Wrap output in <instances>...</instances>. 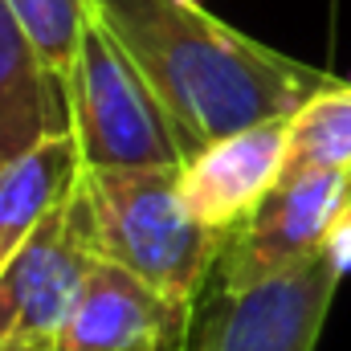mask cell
<instances>
[{"instance_id": "1", "label": "cell", "mask_w": 351, "mask_h": 351, "mask_svg": "<svg viewBox=\"0 0 351 351\" xmlns=\"http://www.w3.org/2000/svg\"><path fill=\"white\" fill-rule=\"evenodd\" d=\"M86 4L164 102L184 160L262 119L294 114L311 94L335 82L217 21L200 0Z\"/></svg>"}, {"instance_id": "2", "label": "cell", "mask_w": 351, "mask_h": 351, "mask_svg": "<svg viewBox=\"0 0 351 351\" xmlns=\"http://www.w3.org/2000/svg\"><path fill=\"white\" fill-rule=\"evenodd\" d=\"M184 164L156 168H82L78 196L90 250L180 302H200L229 245L225 233L200 225L184 200Z\"/></svg>"}, {"instance_id": "3", "label": "cell", "mask_w": 351, "mask_h": 351, "mask_svg": "<svg viewBox=\"0 0 351 351\" xmlns=\"http://www.w3.org/2000/svg\"><path fill=\"white\" fill-rule=\"evenodd\" d=\"M66 102L82 168L184 164V147L164 102L94 16L78 41Z\"/></svg>"}, {"instance_id": "4", "label": "cell", "mask_w": 351, "mask_h": 351, "mask_svg": "<svg viewBox=\"0 0 351 351\" xmlns=\"http://www.w3.org/2000/svg\"><path fill=\"white\" fill-rule=\"evenodd\" d=\"M98 254L90 250L78 180L33 237L0 265V351H53Z\"/></svg>"}, {"instance_id": "5", "label": "cell", "mask_w": 351, "mask_h": 351, "mask_svg": "<svg viewBox=\"0 0 351 351\" xmlns=\"http://www.w3.org/2000/svg\"><path fill=\"white\" fill-rule=\"evenodd\" d=\"M343 269L323 250L254 290H221L200 298L188 351H315Z\"/></svg>"}, {"instance_id": "6", "label": "cell", "mask_w": 351, "mask_h": 351, "mask_svg": "<svg viewBox=\"0 0 351 351\" xmlns=\"http://www.w3.org/2000/svg\"><path fill=\"white\" fill-rule=\"evenodd\" d=\"M351 204V172L339 168H286L258 213L229 237L213 286L254 290L327 250L343 208Z\"/></svg>"}, {"instance_id": "7", "label": "cell", "mask_w": 351, "mask_h": 351, "mask_svg": "<svg viewBox=\"0 0 351 351\" xmlns=\"http://www.w3.org/2000/svg\"><path fill=\"white\" fill-rule=\"evenodd\" d=\"M196 306L98 258L66 315L53 351H188Z\"/></svg>"}, {"instance_id": "8", "label": "cell", "mask_w": 351, "mask_h": 351, "mask_svg": "<svg viewBox=\"0 0 351 351\" xmlns=\"http://www.w3.org/2000/svg\"><path fill=\"white\" fill-rule=\"evenodd\" d=\"M286 143L290 114L262 119L188 156L180 168V184L192 217L213 233L233 237L286 176Z\"/></svg>"}, {"instance_id": "9", "label": "cell", "mask_w": 351, "mask_h": 351, "mask_svg": "<svg viewBox=\"0 0 351 351\" xmlns=\"http://www.w3.org/2000/svg\"><path fill=\"white\" fill-rule=\"evenodd\" d=\"M62 131H70L66 90L16 8L0 0V168Z\"/></svg>"}, {"instance_id": "10", "label": "cell", "mask_w": 351, "mask_h": 351, "mask_svg": "<svg viewBox=\"0 0 351 351\" xmlns=\"http://www.w3.org/2000/svg\"><path fill=\"white\" fill-rule=\"evenodd\" d=\"M82 172L74 131L49 135L0 168V265L66 200Z\"/></svg>"}, {"instance_id": "11", "label": "cell", "mask_w": 351, "mask_h": 351, "mask_svg": "<svg viewBox=\"0 0 351 351\" xmlns=\"http://www.w3.org/2000/svg\"><path fill=\"white\" fill-rule=\"evenodd\" d=\"M286 168L351 172V82H327L290 114Z\"/></svg>"}, {"instance_id": "12", "label": "cell", "mask_w": 351, "mask_h": 351, "mask_svg": "<svg viewBox=\"0 0 351 351\" xmlns=\"http://www.w3.org/2000/svg\"><path fill=\"white\" fill-rule=\"evenodd\" d=\"M8 4L16 8V16L33 33L45 66L66 90L74 78V58H78V41L90 21V4L86 0H8Z\"/></svg>"}, {"instance_id": "13", "label": "cell", "mask_w": 351, "mask_h": 351, "mask_svg": "<svg viewBox=\"0 0 351 351\" xmlns=\"http://www.w3.org/2000/svg\"><path fill=\"white\" fill-rule=\"evenodd\" d=\"M327 254L335 258V265L348 274L351 269V204L343 208V217H339V225H335V233H331V241H327Z\"/></svg>"}]
</instances>
